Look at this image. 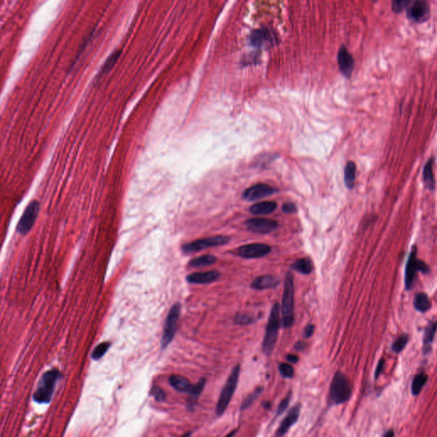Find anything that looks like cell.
Listing matches in <instances>:
<instances>
[{"label": "cell", "mask_w": 437, "mask_h": 437, "mask_svg": "<svg viewBox=\"0 0 437 437\" xmlns=\"http://www.w3.org/2000/svg\"><path fill=\"white\" fill-rule=\"evenodd\" d=\"M352 395V385L344 373L337 372L333 377L329 387L328 402L329 406L346 403Z\"/></svg>", "instance_id": "6da1fadb"}, {"label": "cell", "mask_w": 437, "mask_h": 437, "mask_svg": "<svg viewBox=\"0 0 437 437\" xmlns=\"http://www.w3.org/2000/svg\"><path fill=\"white\" fill-rule=\"evenodd\" d=\"M60 379L61 372L58 369H52L45 372L33 394V400L38 403H49L53 399L56 382Z\"/></svg>", "instance_id": "7a4b0ae2"}, {"label": "cell", "mask_w": 437, "mask_h": 437, "mask_svg": "<svg viewBox=\"0 0 437 437\" xmlns=\"http://www.w3.org/2000/svg\"><path fill=\"white\" fill-rule=\"evenodd\" d=\"M282 326L284 328L291 327L294 323V277L291 272L285 276L284 294L280 308Z\"/></svg>", "instance_id": "3957f363"}, {"label": "cell", "mask_w": 437, "mask_h": 437, "mask_svg": "<svg viewBox=\"0 0 437 437\" xmlns=\"http://www.w3.org/2000/svg\"><path fill=\"white\" fill-rule=\"evenodd\" d=\"M280 306L279 304H274L272 307L270 316L268 319V326L266 328L264 340L262 343V350L266 355H270L273 351L274 347L277 342L278 329L280 327Z\"/></svg>", "instance_id": "277c9868"}, {"label": "cell", "mask_w": 437, "mask_h": 437, "mask_svg": "<svg viewBox=\"0 0 437 437\" xmlns=\"http://www.w3.org/2000/svg\"><path fill=\"white\" fill-rule=\"evenodd\" d=\"M239 374H240V365H237L232 370L231 375L229 376L225 386L222 388L221 394L219 395L218 404L216 407L217 414H223L228 407L229 403L232 400L238 386Z\"/></svg>", "instance_id": "5b68a950"}, {"label": "cell", "mask_w": 437, "mask_h": 437, "mask_svg": "<svg viewBox=\"0 0 437 437\" xmlns=\"http://www.w3.org/2000/svg\"><path fill=\"white\" fill-rule=\"evenodd\" d=\"M430 271V268L424 261L418 260L417 258V248L415 246L412 247L411 254L408 258V263L406 267V273H405V284L406 288L408 291H410L414 285L416 275L418 272H422L424 273H427Z\"/></svg>", "instance_id": "8992f818"}, {"label": "cell", "mask_w": 437, "mask_h": 437, "mask_svg": "<svg viewBox=\"0 0 437 437\" xmlns=\"http://www.w3.org/2000/svg\"><path fill=\"white\" fill-rule=\"evenodd\" d=\"M180 310H181L180 304L175 303L171 307L169 313L166 316L162 338V347L164 349L169 345V343L173 341V337L175 336L178 329V322L180 320Z\"/></svg>", "instance_id": "52a82bcc"}, {"label": "cell", "mask_w": 437, "mask_h": 437, "mask_svg": "<svg viewBox=\"0 0 437 437\" xmlns=\"http://www.w3.org/2000/svg\"><path fill=\"white\" fill-rule=\"evenodd\" d=\"M39 214V202L33 200L27 206L23 216L17 224V231L21 235L25 236L30 232L36 222Z\"/></svg>", "instance_id": "ba28073f"}, {"label": "cell", "mask_w": 437, "mask_h": 437, "mask_svg": "<svg viewBox=\"0 0 437 437\" xmlns=\"http://www.w3.org/2000/svg\"><path fill=\"white\" fill-rule=\"evenodd\" d=\"M229 241H230V238L226 236H215V237H210V238L198 239L196 241L186 244L183 246L182 250L186 254L196 253V252L203 250L205 248L218 247V246L226 245Z\"/></svg>", "instance_id": "9c48e42d"}, {"label": "cell", "mask_w": 437, "mask_h": 437, "mask_svg": "<svg viewBox=\"0 0 437 437\" xmlns=\"http://www.w3.org/2000/svg\"><path fill=\"white\" fill-rule=\"evenodd\" d=\"M169 383L173 388L178 391L186 393L193 396V398H197L202 393V389L205 385V379L200 380L196 384L191 383L189 380L183 376L173 375L170 377Z\"/></svg>", "instance_id": "30bf717a"}, {"label": "cell", "mask_w": 437, "mask_h": 437, "mask_svg": "<svg viewBox=\"0 0 437 437\" xmlns=\"http://www.w3.org/2000/svg\"><path fill=\"white\" fill-rule=\"evenodd\" d=\"M249 41L252 46L256 48H266L272 47L277 44L278 38L273 30L268 27H262L252 32L249 36Z\"/></svg>", "instance_id": "8fae6325"}, {"label": "cell", "mask_w": 437, "mask_h": 437, "mask_svg": "<svg viewBox=\"0 0 437 437\" xmlns=\"http://www.w3.org/2000/svg\"><path fill=\"white\" fill-rule=\"evenodd\" d=\"M406 9L408 18L415 23H424L431 16V7L424 0L409 1Z\"/></svg>", "instance_id": "7c38bea8"}, {"label": "cell", "mask_w": 437, "mask_h": 437, "mask_svg": "<svg viewBox=\"0 0 437 437\" xmlns=\"http://www.w3.org/2000/svg\"><path fill=\"white\" fill-rule=\"evenodd\" d=\"M278 192L277 188H274L273 186L267 185V184H256L255 186H252L245 190L243 193L244 199L248 202H253L256 200L262 199L267 196H270L275 193Z\"/></svg>", "instance_id": "4fadbf2b"}, {"label": "cell", "mask_w": 437, "mask_h": 437, "mask_svg": "<svg viewBox=\"0 0 437 437\" xmlns=\"http://www.w3.org/2000/svg\"><path fill=\"white\" fill-rule=\"evenodd\" d=\"M245 225L250 232L257 234H268L278 226L276 220L266 218H248L245 222Z\"/></svg>", "instance_id": "5bb4252c"}, {"label": "cell", "mask_w": 437, "mask_h": 437, "mask_svg": "<svg viewBox=\"0 0 437 437\" xmlns=\"http://www.w3.org/2000/svg\"><path fill=\"white\" fill-rule=\"evenodd\" d=\"M271 252V247L264 244H250L243 245L238 248V255L245 259L264 257Z\"/></svg>", "instance_id": "9a60e30c"}, {"label": "cell", "mask_w": 437, "mask_h": 437, "mask_svg": "<svg viewBox=\"0 0 437 437\" xmlns=\"http://www.w3.org/2000/svg\"><path fill=\"white\" fill-rule=\"evenodd\" d=\"M337 62L339 69L343 76L350 78L355 69V59L345 46H342L337 53Z\"/></svg>", "instance_id": "2e32d148"}, {"label": "cell", "mask_w": 437, "mask_h": 437, "mask_svg": "<svg viewBox=\"0 0 437 437\" xmlns=\"http://www.w3.org/2000/svg\"><path fill=\"white\" fill-rule=\"evenodd\" d=\"M300 405H297L294 408H291L286 415V417L284 418V420L282 421L279 427L277 428L275 437H283L284 435L287 433L289 430L298 420L299 415H300Z\"/></svg>", "instance_id": "e0dca14e"}, {"label": "cell", "mask_w": 437, "mask_h": 437, "mask_svg": "<svg viewBox=\"0 0 437 437\" xmlns=\"http://www.w3.org/2000/svg\"><path fill=\"white\" fill-rule=\"evenodd\" d=\"M219 273L217 271L194 273L187 276V281L191 284H204L212 283L219 277Z\"/></svg>", "instance_id": "ac0fdd59"}, {"label": "cell", "mask_w": 437, "mask_h": 437, "mask_svg": "<svg viewBox=\"0 0 437 437\" xmlns=\"http://www.w3.org/2000/svg\"><path fill=\"white\" fill-rule=\"evenodd\" d=\"M279 283L280 281L277 277L271 275H264L256 277L255 280L252 282L251 287L258 291H262L267 289L276 288Z\"/></svg>", "instance_id": "d6986e66"}, {"label": "cell", "mask_w": 437, "mask_h": 437, "mask_svg": "<svg viewBox=\"0 0 437 437\" xmlns=\"http://www.w3.org/2000/svg\"><path fill=\"white\" fill-rule=\"evenodd\" d=\"M277 202L273 201H265L257 202L252 205L249 211L255 216H267L273 213L277 209Z\"/></svg>", "instance_id": "ffe728a7"}, {"label": "cell", "mask_w": 437, "mask_h": 437, "mask_svg": "<svg viewBox=\"0 0 437 437\" xmlns=\"http://www.w3.org/2000/svg\"><path fill=\"white\" fill-rule=\"evenodd\" d=\"M435 164V157H431L428 161L423 171V180L424 185L428 189L434 191L436 187V181H435L434 173H433V166Z\"/></svg>", "instance_id": "44dd1931"}, {"label": "cell", "mask_w": 437, "mask_h": 437, "mask_svg": "<svg viewBox=\"0 0 437 437\" xmlns=\"http://www.w3.org/2000/svg\"><path fill=\"white\" fill-rule=\"evenodd\" d=\"M356 180V164L350 161L346 164L344 169V182L347 188L352 190L355 184Z\"/></svg>", "instance_id": "7402d4cb"}, {"label": "cell", "mask_w": 437, "mask_h": 437, "mask_svg": "<svg viewBox=\"0 0 437 437\" xmlns=\"http://www.w3.org/2000/svg\"><path fill=\"white\" fill-rule=\"evenodd\" d=\"M437 330V323L435 322H431L428 325V327L425 328L424 335V353L426 355L428 353H430L431 349V344L434 340L435 334Z\"/></svg>", "instance_id": "603a6c76"}, {"label": "cell", "mask_w": 437, "mask_h": 437, "mask_svg": "<svg viewBox=\"0 0 437 437\" xmlns=\"http://www.w3.org/2000/svg\"><path fill=\"white\" fill-rule=\"evenodd\" d=\"M291 268L300 273L307 275L313 272V265L309 258H301L295 261Z\"/></svg>", "instance_id": "cb8c5ba5"}, {"label": "cell", "mask_w": 437, "mask_h": 437, "mask_svg": "<svg viewBox=\"0 0 437 437\" xmlns=\"http://www.w3.org/2000/svg\"><path fill=\"white\" fill-rule=\"evenodd\" d=\"M414 307L416 309L421 312L425 313L431 307V302L430 298L427 295L423 292L418 293L414 298Z\"/></svg>", "instance_id": "d4e9b609"}, {"label": "cell", "mask_w": 437, "mask_h": 437, "mask_svg": "<svg viewBox=\"0 0 437 437\" xmlns=\"http://www.w3.org/2000/svg\"><path fill=\"white\" fill-rule=\"evenodd\" d=\"M216 261H217V258L215 255H202L200 257L192 259L191 261H190L189 266L191 268H202V267H207V266L215 264Z\"/></svg>", "instance_id": "484cf974"}, {"label": "cell", "mask_w": 437, "mask_h": 437, "mask_svg": "<svg viewBox=\"0 0 437 437\" xmlns=\"http://www.w3.org/2000/svg\"><path fill=\"white\" fill-rule=\"evenodd\" d=\"M428 380V376L421 372L415 376L414 379L411 382V393L414 396H418L420 392L422 391V388L424 387Z\"/></svg>", "instance_id": "4316f807"}, {"label": "cell", "mask_w": 437, "mask_h": 437, "mask_svg": "<svg viewBox=\"0 0 437 437\" xmlns=\"http://www.w3.org/2000/svg\"><path fill=\"white\" fill-rule=\"evenodd\" d=\"M110 345L111 343H108V342H105V343L98 344V346L95 348L92 354H91L92 359H95V360L101 359L102 357L107 353Z\"/></svg>", "instance_id": "83f0119b"}, {"label": "cell", "mask_w": 437, "mask_h": 437, "mask_svg": "<svg viewBox=\"0 0 437 437\" xmlns=\"http://www.w3.org/2000/svg\"><path fill=\"white\" fill-rule=\"evenodd\" d=\"M408 341H409V336L408 334H403V335L399 336L392 345V351L396 353V354L401 353L405 349L406 345L408 344Z\"/></svg>", "instance_id": "f1b7e54d"}, {"label": "cell", "mask_w": 437, "mask_h": 437, "mask_svg": "<svg viewBox=\"0 0 437 437\" xmlns=\"http://www.w3.org/2000/svg\"><path fill=\"white\" fill-rule=\"evenodd\" d=\"M278 370L280 372L281 375L283 378L285 379H292L294 377V369L291 365L286 364V363H281L278 365Z\"/></svg>", "instance_id": "f546056e"}, {"label": "cell", "mask_w": 437, "mask_h": 437, "mask_svg": "<svg viewBox=\"0 0 437 437\" xmlns=\"http://www.w3.org/2000/svg\"><path fill=\"white\" fill-rule=\"evenodd\" d=\"M261 391H262V388H257L254 393H252L251 395H248V397L245 399L244 402H243V404H242V410H245L246 408H248L257 399Z\"/></svg>", "instance_id": "4dcf8cb0"}, {"label": "cell", "mask_w": 437, "mask_h": 437, "mask_svg": "<svg viewBox=\"0 0 437 437\" xmlns=\"http://www.w3.org/2000/svg\"><path fill=\"white\" fill-rule=\"evenodd\" d=\"M408 0H395L392 2V10L395 13H401L408 6Z\"/></svg>", "instance_id": "1f68e13d"}, {"label": "cell", "mask_w": 437, "mask_h": 437, "mask_svg": "<svg viewBox=\"0 0 437 437\" xmlns=\"http://www.w3.org/2000/svg\"><path fill=\"white\" fill-rule=\"evenodd\" d=\"M290 400H291V396H290V395H287L283 401H281L280 404H279L278 408H277V416H279V415L284 413L285 410L287 409L289 403H290Z\"/></svg>", "instance_id": "d6a6232c"}, {"label": "cell", "mask_w": 437, "mask_h": 437, "mask_svg": "<svg viewBox=\"0 0 437 437\" xmlns=\"http://www.w3.org/2000/svg\"><path fill=\"white\" fill-rule=\"evenodd\" d=\"M282 211L287 215L294 214V213L297 212V206L293 202H285L282 206Z\"/></svg>", "instance_id": "836d02e7"}, {"label": "cell", "mask_w": 437, "mask_h": 437, "mask_svg": "<svg viewBox=\"0 0 437 437\" xmlns=\"http://www.w3.org/2000/svg\"><path fill=\"white\" fill-rule=\"evenodd\" d=\"M151 393H152V395H153L154 397L156 398V400L158 401H163L165 400L166 398V395H165V392L160 388H157V387H155V388H152V390H151Z\"/></svg>", "instance_id": "e575fe53"}, {"label": "cell", "mask_w": 437, "mask_h": 437, "mask_svg": "<svg viewBox=\"0 0 437 437\" xmlns=\"http://www.w3.org/2000/svg\"><path fill=\"white\" fill-rule=\"evenodd\" d=\"M235 321L239 325H248V324L252 323L253 320H252V318L248 316V315L239 314V315L236 317Z\"/></svg>", "instance_id": "d590c367"}, {"label": "cell", "mask_w": 437, "mask_h": 437, "mask_svg": "<svg viewBox=\"0 0 437 437\" xmlns=\"http://www.w3.org/2000/svg\"><path fill=\"white\" fill-rule=\"evenodd\" d=\"M118 56H119V53H115V54H113V55H111L110 57L109 58L108 61L105 63V65L104 66V68H103V72L108 71L109 69H110L114 62H116Z\"/></svg>", "instance_id": "8d00e7d4"}, {"label": "cell", "mask_w": 437, "mask_h": 437, "mask_svg": "<svg viewBox=\"0 0 437 437\" xmlns=\"http://www.w3.org/2000/svg\"><path fill=\"white\" fill-rule=\"evenodd\" d=\"M384 359H383V358H382V359L379 360V364H378V365H377V368H376L375 379H379V376H380V374L382 373V370H383V368H384Z\"/></svg>", "instance_id": "74e56055"}, {"label": "cell", "mask_w": 437, "mask_h": 437, "mask_svg": "<svg viewBox=\"0 0 437 437\" xmlns=\"http://www.w3.org/2000/svg\"><path fill=\"white\" fill-rule=\"evenodd\" d=\"M314 329H315V327L313 325H312V324L307 325V327H305V329H304V337L305 338H309L310 336H313Z\"/></svg>", "instance_id": "f35d334b"}, {"label": "cell", "mask_w": 437, "mask_h": 437, "mask_svg": "<svg viewBox=\"0 0 437 437\" xmlns=\"http://www.w3.org/2000/svg\"><path fill=\"white\" fill-rule=\"evenodd\" d=\"M286 359H287L289 362L294 363V364L298 362V360H299L298 356L294 355H287V357H286Z\"/></svg>", "instance_id": "ab89813d"}, {"label": "cell", "mask_w": 437, "mask_h": 437, "mask_svg": "<svg viewBox=\"0 0 437 437\" xmlns=\"http://www.w3.org/2000/svg\"><path fill=\"white\" fill-rule=\"evenodd\" d=\"M307 346V344L304 343V342H298V343H296V345H295V349H297V350H303Z\"/></svg>", "instance_id": "60d3db41"}, {"label": "cell", "mask_w": 437, "mask_h": 437, "mask_svg": "<svg viewBox=\"0 0 437 437\" xmlns=\"http://www.w3.org/2000/svg\"><path fill=\"white\" fill-rule=\"evenodd\" d=\"M395 437V432L392 431V430H389V431H387V432L383 435V437Z\"/></svg>", "instance_id": "b9f144b4"}, {"label": "cell", "mask_w": 437, "mask_h": 437, "mask_svg": "<svg viewBox=\"0 0 437 437\" xmlns=\"http://www.w3.org/2000/svg\"><path fill=\"white\" fill-rule=\"evenodd\" d=\"M235 433H236V431H232V432H231V433H230V434L227 435V436H226V437H233V435L235 434Z\"/></svg>", "instance_id": "7bdbcfd3"}, {"label": "cell", "mask_w": 437, "mask_h": 437, "mask_svg": "<svg viewBox=\"0 0 437 437\" xmlns=\"http://www.w3.org/2000/svg\"><path fill=\"white\" fill-rule=\"evenodd\" d=\"M190 435H191V433H187V434L185 435V436H183L182 437H189Z\"/></svg>", "instance_id": "ee69618b"}]
</instances>
